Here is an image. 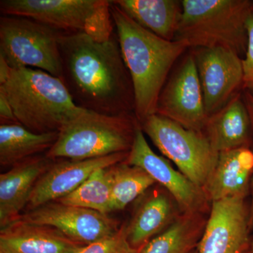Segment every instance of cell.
<instances>
[{"label": "cell", "mask_w": 253, "mask_h": 253, "mask_svg": "<svg viewBox=\"0 0 253 253\" xmlns=\"http://www.w3.org/2000/svg\"><path fill=\"white\" fill-rule=\"evenodd\" d=\"M0 91L19 124L37 134L59 131L82 110L63 81L42 70L11 68Z\"/></svg>", "instance_id": "cell-3"}, {"label": "cell", "mask_w": 253, "mask_h": 253, "mask_svg": "<svg viewBox=\"0 0 253 253\" xmlns=\"http://www.w3.org/2000/svg\"></svg>", "instance_id": "cell-35"}, {"label": "cell", "mask_w": 253, "mask_h": 253, "mask_svg": "<svg viewBox=\"0 0 253 253\" xmlns=\"http://www.w3.org/2000/svg\"><path fill=\"white\" fill-rule=\"evenodd\" d=\"M111 13L134 94V115L140 123L156 113L158 98L176 62L189 46L160 38L134 22L111 1Z\"/></svg>", "instance_id": "cell-2"}, {"label": "cell", "mask_w": 253, "mask_h": 253, "mask_svg": "<svg viewBox=\"0 0 253 253\" xmlns=\"http://www.w3.org/2000/svg\"><path fill=\"white\" fill-rule=\"evenodd\" d=\"M251 252H252V253H253V234L252 235V238H251Z\"/></svg>", "instance_id": "cell-31"}, {"label": "cell", "mask_w": 253, "mask_h": 253, "mask_svg": "<svg viewBox=\"0 0 253 253\" xmlns=\"http://www.w3.org/2000/svg\"><path fill=\"white\" fill-rule=\"evenodd\" d=\"M139 125L158 150L188 179L203 189L215 168L219 154L206 136L156 113Z\"/></svg>", "instance_id": "cell-8"}, {"label": "cell", "mask_w": 253, "mask_h": 253, "mask_svg": "<svg viewBox=\"0 0 253 253\" xmlns=\"http://www.w3.org/2000/svg\"><path fill=\"white\" fill-rule=\"evenodd\" d=\"M11 68L6 61L0 56V84H2L9 78Z\"/></svg>", "instance_id": "cell-28"}, {"label": "cell", "mask_w": 253, "mask_h": 253, "mask_svg": "<svg viewBox=\"0 0 253 253\" xmlns=\"http://www.w3.org/2000/svg\"><path fill=\"white\" fill-rule=\"evenodd\" d=\"M5 16H23L66 33H83L98 41L115 33L108 0H1Z\"/></svg>", "instance_id": "cell-6"}, {"label": "cell", "mask_w": 253, "mask_h": 253, "mask_svg": "<svg viewBox=\"0 0 253 253\" xmlns=\"http://www.w3.org/2000/svg\"><path fill=\"white\" fill-rule=\"evenodd\" d=\"M83 246L55 228L21 219L0 229V253H76Z\"/></svg>", "instance_id": "cell-19"}, {"label": "cell", "mask_w": 253, "mask_h": 253, "mask_svg": "<svg viewBox=\"0 0 253 253\" xmlns=\"http://www.w3.org/2000/svg\"><path fill=\"white\" fill-rule=\"evenodd\" d=\"M78 252H77V253H78Z\"/></svg>", "instance_id": "cell-34"}, {"label": "cell", "mask_w": 253, "mask_h": 253, "mask_svg": "<svg viewBox=\"0 0 253 253\" xmlns=\"http://www.w3.org/2000/svg\"><path fill=\"white\" fill-rule=\"evenodd\" d=\"M141 250L131 247L126 237V224H124L116 234L83 246L78 253H141Z\"/></svg>", "instance_id": "cell-25"}, {"label": "cell", "mask_w": 253, "mask_h": 253, "mask_svg": "<svg viewBox=\"0 0 253 253\" xmlns=\"http://www.w3.org/2000/svg\"><path fill=\"white\" fill-rule=\"evenodd\" d=\"M251 201L250 202V228L251 230L253 231V174L251 183Z\"/></svg>", "instance_id": "cell-30"}, {"label": "cell", "mask_w": 253, "mask_h": 253, "mask_svg": "<svg viewBox=\"0 0 253 253\" xmlns=\"http://www.w3.org/2000/svg\"><path fill=\"white\" fill-rule=\"evenodd\" d=\"M174 41L189 48H226L246 54V23L253 9L249 0H184Z\"/></svg>", "instance_id": "cell-4"}, {"label": "cell", "mask_w": 253, "mask_h": 253, "mask_svg": "<svg viewBox=\"0 0 253 253\" xmlns=\"http://www.w3.org/2000/svg\"><path fill=\"white\" fill-rule=\"evenodd\" d=\"M245 253H252V252H251V249H250L249 251H246V252Z\"/></svg>", "instance_id": "cell-33"}, {"label": "cell", "mask_w": 253, "mask_h": 253, "mask_svg": "<svg viewBox=\"0 0 253 253\" xmlns=\"http://www.w3.org/2000/svg\"><path fill=\"white\" fill-rule=\"evenodd\" d=\"M112 184L111 167L101 168L94 171L73 192L56 201L108 214L113 212Z\"/></svg>", "instance_id": "cell-23"}, {"label": "cell", "mask_w": 253, "mask_h": 253, "mask_svg": "<svg viewBox=\"0 0 253 253\" xmlns=\"http://www.w3.org/2000/svg\"><path fill=\"white\" fill-rule=\"evenodd\" d=\"M0 123L1 125L19 124L7 98L1 91H0Z\"/></svg>", "instance_id": "cell-27"}, {"label": "cell", "mask_w": 253, "mask_h": 253, "mask_svg": "<svg viewBox=\"0 0 253 253\" xmlns=\"http://www.w3.org/2000/svg\"><path fill=\"white\" fill-rule=\"evenodd\" d=\"M150 189L141 195L130 220L126 224V237L134 249H143L183 213L167 189L160 184Z\"/></svg>", "instance_id": "cell-15"}, {"label": "cell", "mask_w": 253, "mask_h": 253, "mask_svg": "<svg viewBox=\"0 0 253 253\" xmlns=\"http://www.w3.org/2000/svg\"><path fill=\"white\" fill-rule=\"evenodd\" d=\"M59 131L37 134L19 124L0 126V166L11 168L28 158L47 152Z\"/></svg>", "instance_id": "cell-22"}, {"label": "cell", "mask_w": 253, "mask_h": 253, "mask_svg": "<svg viewBox=\"0 0 253 253\" xmlns=\"http://www.w3.org/2000/svg\"><path fill=\"white\" fill-rule=\"evenodd\" d=\"M243 96H244L245 104H246V107H247L248 111H249L253 129V96H251L249 93L245 92V91Z\"/></svg>", "instance_id": "cell-29"}, {"label": "cell", "mask_w": 253, "mask_h": 253, "mask_svg": "<svg viewBox=\"0 0 253 253\" xmlns=\"http://www.w3.org/2000/svg\"><path fill=\"white\" fill-rule=\"evenodd\" d=\"M156 113L191 130L204 129L208 116L192 52L166 82Z\"/></svg>", "instance_id": "cell-9"}, {"label": "cell", "mask_w": 253, "mask_h": 253, "mask_svg": "<svg viewBox=\"0 0 253 253\" xmlns=\"http://www.w3.org/2000/svg\"><path fill=\"white\" fill-rule=\"evenodd\" d=\"M209 213L183 212L166 230L147 243L141 253H190L197 249Z\"/></svg>", "instance_id": "cell-21"}, {"label": "cell", "mask_w": 253, "mask_h": 253, "mask_svg": "<svg viewBox=\"0 0 253 253\" xmlns=\"http://www.w3.org/2000/svg\"><path fill=\"white\" fill-rule=\"evenodd\" d=\"M201 132L218 153L252 148V122L241 93L236 94L217 112L208 116Z\"/></svg>", "instance_id": "cell-18"}, {"label": "cell", "mask_w": 253, "mask_h": 253, "mask_svg": "<svg viewBox=\"0 0 253 253\" xmlns=\"http://www.w3.org/2000/svg\"><path fill=\"white\" fill-rule=\"evenodd\" d=\"M246 28L248 44L245 58L242 59L244 72L242 89L245 92L249 93L253 96V9L248 18Z\"/></svg>", "instance_id": "cell-26"}, {"label": "cell", "mask_w": 253, "mask_h": 253, "mask_svg": "<svg viewBox=\"0 0 253 253\" xmlns=\"http://www.w3.org/2000/svg\"><path fill=\"white\" fill-rule=\"evenodd\" d=\"M139 125L134 114L109 116L82 109L61 128L45 156L81 161L129 152Z\"/></svg>", "instance_id": "cell-5"}, {"label": "cell", "mask_w": 253, "mask_h": 253, "mask_svg": "<svg viewBox=\"0 0 253 253\" xmlns=\"http://www.w3.org/2000/svg\"><path fill=\"white\" fill-rule=\"evenodd\" d=\"M129 152L91 159L55 160L37 181L32 191L27 211L56 201L73 192L96 169L124 162Z\"/></svg>", "instance_id": "cell-14"}, {"label": "cell", "mask_w": 253, "mask_h": 253, "mask_svg": "<svg viewBox=\"0 0 253 253\" xmlns=\"http://www.w3.org/2000/svg\"><path fill=\"white\" fill-rule=\"evenodd\" d=\"M250 202L229 198L211 204L199 253H245L251 249Z\"/></svg>", "instance_id": "cell-13"}, {"label": "cell", "mask_w": 253, "mask_h": 253, "mask_svg": "<svg viewBox=\"0 0 253 253\" xmlns=\"http://www.w3.org/2000/svg\"><path fill=\"white\" fill-rule=\"evenodd\" d=\"M190 253H199V251H198V249H196L194 250V251H191Z\"/></svg>", "instance_id": "cell-32"}, {"label": "cell", "mask_w": 253, "mask_h": 253, "mask_svg": "<svg viewBox=\"0 0 253 253\" xmlns=\"http://www.w3.org/2000/svg\"><path fill=\"white\" fill-rule=\"evenodd\" d=\"M53 160L33 156L18 163L0 174V228L4 229L21 217L27 207L37 181L50 167Z\"/></svg>", "instance_id": "cell-16"}, {"label": "cell", "mask_w": 253, "mask_h": 253, "mask_svg": "<svg viewBox=\"0 0 253 253\" xmlns=\"http://www.w3.org/2000/svg\"><path fill=\"white\" fill-rule=\"evenodd\" d=\"M64 83L76 106L118 116L134 114V94L118 36L98 41L83 33H60Z\"/></svg>", "instance_id": "cell-1"}, {"label": "cell", "mask_w": 253, "mask_h": 253, "mask_svg": "<svg viewBox=\"0 0 253 253\" xmlns=\"http://www.w3.org/2000/svg\"><path fill=\"white\" fill-rule=\"evenodd\" d=\"M253 174L252 148L223 151L203 190L211 204L229 198L248 199Z\"/></svg>", "instance_id": "cell-17"}, {"label": "cell", "mask_w": 253, "mask_h": 253, "mask_svg": "<svg viewBox=\"0 0 253 253\" xmlns=\"http://www.w3.org/2000/svg\"><path fill=\"white\" fill-rule=\"evenodd\" d=\"M112 1L144 29L166 41H174L182 12L181 1L116 0Z\"/></svg>", "instance_id": "cell-20"}, {"label": "cell", "mask_w": 253, "mask_h": 253, "mask_svg": "<svg viewBox=\"0 0 253 253\" xmlns=\"http://www.w3.org/2000/svg\"><path fill=\"white\" fill-rule=\"evenodd\" d=\"M19 219L36 225L51 226L83 246L109 237L120 229L118 221L108 214L58 201L26 211Z\"/></svg>", "instance_id": "cell-10"}, {"label": "cell", "mask_w": 253, "mask_h": 253, "mask_svg": "<svg viewBox=\"0 0 253 253\" xmlns=\"http://www.w3.org/2000/svg\"><path fill=\"white\" fill-rule=\"evenodd\" d=\"M124 162L142 168L156 184L172 195L183 212L210 213L211 204L202 188L196 185L180 171L174 169L167 160L155 154L140 125L136 128L132 147Z\"/></svg>", "instance_id": "cell-12"}, {"label": "cell", "mask_w": 253, "mask_h": 253, "mask_svg": "<svg viewBox=\"0 0 253 253\" xmlns=\"http://www.w3.org/2000/svg\"><path fill=\"white\" fill-rule=\"evenodd\" d=\"M111 170L113 212L122 211L156 184L142 168L125 162L111 166Z\"/></svg>", "instance_id": "cell-24"}, {"label": "cell", "mask_w": 253, "mask_h": 253, "mask_svg": "<svg viewBox=\"0 0 253 253\" xmlns=\"http://www.w3.org/2000/svg\"><path fill=\"white\" fill-rule=\"evenodd\" d=\"M197 67L208 116L220 110L242 89V59L224 47L195 48Z\"/></svg>", "instance_id": "cell-11"}, {"label": "cell", "mask_w": 253, "mask_h": 253, "mask_svg": "<svg viewBox=\"0 0 253 253\" xmlns=\"http://www.w3.org/2000/svg\"><path fill=\"white\" fill-rule=\"evenodd\" d=\"M61 33L31 18L2 15L0 56L11 68H35L61 78Z\"/></svg>", "instance_id": "cell-7"}]
</instances>
